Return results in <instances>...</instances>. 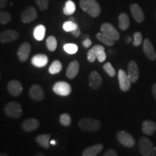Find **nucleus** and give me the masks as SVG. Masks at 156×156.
I'll list each match as a JSON object with an SVG mask.
<instances>
[{
  "label": "nucleus",
  "instance_id": "nucleus-1",
  "mask_svg": "<svg viewBox=\"0 0 156 156\" xmlns=\"http://www.w3.org/2000/svg\"><path fill=\"white\" fill-rule=\"evenodd\" d=\"M80 7L92 17H97L101 14V6L96 0H80Z\"/></svg>",
  "mask_w": 156,
  "mask_h": 156
},
{
  "label": "nucleus",
  "instance_id": "nucleus-2",
  "mask_svg": "<svg viewBox=\"0 0 156 156\" xmlns=\"http://www.w3.org/2000/svg\"><path fill=\"white\" fill-rule=\"evenodd\" d=\"M138 146L142 156H155L156 147L148 138L144 136L140 138L138 142Z\"/></svg>",
  "mask_w": 156,
  "mask_h": 156
},
{
  "label": "nucleus",
  "instance_id": "nucleus-3",
  "mask_svg": "<svg viewBox=\"0 0 156 156\" xmlns=\"http://www.w3.org/2000/svg\"><path fill=\"white\" fill-rule=\"evenodd\" d=\"M78 126L85 132H96L101 128V122L97 119L91 118H83L80 119Z\"/></svg>",
  "mask_w": 156,
  "mask_h": 156
},
{
  "label": "nucleus",
  "instance_id": "nucleus-4",
  "mask_svg": "<svg viewBox=\"0 0 156 156\" xmlns=\"http://www.w3.org/2000/svg\"><path fill=\"white\" fill-rule=\"evenodd\" d=\"M4 111H5V114L10 118L18 119L23 114V109L20 104L14 101L7 103Z\"/></svg>",
  "mask_w": 156,
  "mask_h": 156
},
{
  "label": "nucleus",
  "instance_id": "nucleus-5",
  "mask_svg": "<svg viewBox=\"0 0 156 156\" xmlns=\"http://www.w3.org/2000/svg\"><path fill=\"white\" fill-rule=\"evenodd\" d=\"M101 32L109 37L114 41H119L120 38L119 33L111 23H105L101 26Z\"/></svg>",
  "mask_w": 156,
  "mask_h": 156
},
{
  "label": "nucleus",
  "instance_id": "nucleus-6",
  "mask_svg": "<svg viewBox=\"0 0 156 156\" xmlns=\"http://www.w3.org/2000/svg\"><path fill=\"white\" fill-rule=\"evenodd\" d=\"M53 90L56 94L58 95L68 96L72 92V88L69 83L64 81H59L54 84Z\"/></svg>",
  "mask_w": 156,
  "mask_h": 156
},
{
  "label": "nucleus",
  "instance_id": "nucleus-7",
  "mask_svg": "<svg viewBox=\"0 0 156 156\" xmlns=\"http://www.w3.org/2000/svg\"><path fill=\"white\" fill-rule=\"evenodd\" d=\"M116 138L122 145L125 146L126 147H132L135 145V140L133 136L126 132H119L116 134Z\"/></svg>",
  "mask_w": 156,
  "mask_h": 156
},
{
  "label": "nucleus",
  "instance_id": "nucleus-8",
  "mask_svg": "<svg viewBox=\"0 0 156 156\" xmlns=\"http://www.w3.org/2000/svg\"><path fill=\"white\" fill-rule=\"evenodd\" d=\"M118 79L119 83L120 89L124 92L129 90L131 87V81L128 77V75L124 70L119 69L118 73Z\"/></svg>",
  "mask_w": 156,
  "mask_h": 156
},
{
  "label": "nucleus",
  "instance_id": "nucleus-9",
  "mask_svg": "<svg viewBox=\"0 0 156 156\" xmlns=\"http://www.w3.org/2000/svg\"><path fill=\"white\" fill-rule=\"evenodd\" d=\"M38 17V12L34 7H29L23 12L21 15V20L24 23L33 22Z\"/></svg>",
  "mask_w": 156,
  "mask_h": 156
},
{
  "label": "nucleus",
  "instance_id": "nucleus-10",
  "mask_svg": "<svg viewBox=\"0 0 156 156\" xmlns=\"http://www.w3.org/2000/svg\"><path fill=\"white\" fill-rule=\"evenodd\" d=\"M127 75L132 83H136L139 78V68H138L137 64L133 60L130 61L128 64Z\"/></svg>",
  "mask_w": 156,
  "mask_h": 156
},
{
  "label": "nucleus",
  "instance_id": "nucleus-11",
  "mask_svg": "<svg viewBox=\"0 0 156 156\" xmlns=\"http://www.w3.org/2000/svg\"><path fill=\"white\" fill-rule=\"evenodd\" d=\"M7 90H8L9 94H11L12 96L17 97L19 96L23 92V87L20 82L12 80L7 84Z\"/></svg>",
  "mask_w": 156,
  "mask_h": 156
},
{
  "label": "nucleus",
  "instance_id": "nucleus-12",
  "mask_svg": "<svg viewBox=\"0 0 156 156\" xmlns=\"http://www.w3.org/2000/svg\"><path fill=\"white\" fill-rule=\"evenodd\" d=\"M19 37V34L13 30H7L0 34V42L2 44L12 42L17 40Z\"/></svg>",
  "mask_w": 156,
  "mask_h": 156
},
{
  "label": "nucleus",
  "instance_id": "nucleus-13",
  "mask_svg": "<svg viewBox=\"0 0 156 156\" xmlns=\"http://www.w3.org/2000/svg\"><path fill=\"white\" fill-rule=\"evenodd\" d=\"M29 95L32 100L41 101L44 98L45 94L42 87L40 85H34L30 87V90H29Z\"/></svg>",
  "mask_w": 156,
  "mask_h": 156
},
{
  "label": "nucleus",
  "instance_id": "nucleus-14",
  "mask_svg": "<svg viewBox=\"0 0 156 156\" xmlns=\"http://www.w3.org/2000/svg\"><path fill=\"white\" fill-rule=\"evenodd\" d=\"M103 80L96 71H92L89 75V85L92 89H98L102 85Z\"/></svg>",
  "mask_w": 156,
  "mask_h": 156
},
{
  "label": "nucleus",
  "instance_id": "nucleus-15",
  "mask_svg": "<svg viewBox=\"0 0 156 156\" xmlns=\"http://www.w3.org/2000/svg\"><path fill=\"white\" fill-rule=\"evenodd\" d=\"M143 51L147 57L151 61H154L156 58V54L153 46V44L148 38H145L143 42Z\"/></svg>",
  "mask_w": 156,
  "mask_h": 156
},
{
  "label": "nucleus",
  "instance_id": "nucleus-16",
  "mask_svg": "<svg viewBox=\"0 0 156 156\" xmlns=\"http://www.w3.org/2000/svg\"><path fill=\"white\" fill-rule=\"evenodd\" d=\"M30 45L27 42L23 43V44L20 46L18 51H17V56H18L20 61L25 62L28 59L30 53Z\"/></svg>",
  "mask_w": 156,
  "mask_h": 156
},
{
  "label": "nucleus",
  "instance_id": "nucleus-17",
  "mask_svg": "<svg viewBox=\"0 0 156 156\" xmlns=\"http://www.w3.org/2000/svg\"><path fill=\"white\" fill-rule=\"evenodd\" d=\"M105 51V48L103 46H101V45H95V46H93V48H91L88 51L87 54V60H88L89 62L90 63H93L95 61L98 56L100 54L101 52Z\"/></svg>",
  "mask_w": 156,
  "mask_h": 156
},
{
  "label": "nucleus",
  "instance_id": "nucleus-18",
  "mask_svg": "<svg viewBox=\"0 0 156 156\" xmlns=\"http://www.w3.org/2000/svg\"><path fill=\"white\" fill-rule=\"evenodd\" d=\"M130 11H131L132 16L137 23H142L145 19V15L141 7L137 4H132L130 6Z\"/></svg>",
  "mask_w": 156,
  "mask_h": 156
},
{
  "label": "nucleus",
  "instance_id": "nucleus-19",
  "mask_svg": "<svg viewBox=\"0 0 156 156\" xmlns=\"http://www.w3.org/2000/svg\"><path fill=\"white\" fill-rule=\"evenodd\" d=\"M80 69V64L77 60H74L70 62L68 65L67 71H66V75L69 79H74L79 73Z\"/></svg>",
  "mask_w": 156,
  "mask_h": 156
},
{
  "label": "nucleus",
  "instance_id": "nucleus-20",
  "mask_svg": "<svg viewBox=\"0 0 156 156\" xmlns=\"http://www.w3.org/2000/svg\"><path fill=\"white\" fill-rule=\"evenodd\" d=\"M40 124L36 119L30 118L28 119L25 120L22 124V129L23 131L29 132L36 130Z\"/></svg>",
  "mask_w": 156,
  "mask_h": 156
},
{
  "label": "nucleus",
  "instance_id": "nucleus-21",
  "mask_svg": "<svg viewBox=\"0 0 156 156\" xmlns=\"http://www.w3.org/2000/svg\"><path fill=\"white\" fill-rule=\"evenodd\" d=\"M48 56L42 54H36L31 59V63H32L33 65L38 68L44 67L45 66H46V64H48Z\"/></svg>",
  "mask_w": 156,
  "mask_h": 156
},
{
  "label": "nucleus",
  "instance_id": "nucleus-22",
  "mask_svg": "<svg viewBox=\"0 0 156 156\" xmlns=\"http://www.w3.org/2000/svg\"><path fill=\"white\" fill-rule=\"evenodd\" d=\"M103 145L102 144H96V145L90 146L87 147L83 153V156H97L102 151Z\"/></svg>",
  "mask_w": 156,
  "mask_h": 156
},
{
  "label": "nucleus",
  "instance_id": "nucleus-23",
  "mask_svg": "<svg viewBox=\"0 0 156 156\" xmlns=\"http://www.w3.org/2000/svg\"><path fill=\"white\" fill-rule=\"evenodd\" d=\"M156 131V124L150 120L144 121L142 123V132L147 135L151 136Z\"/></svg>",
  "mask_w": 156,
  "mask_h": 156
},
{
  "label": "nucleus",
  "instance_id": "nucleus-24",
  "mask_svg": "<svg viewBox=\"0 0 156 156\" xmlns=\"http://www.w3.org/2000/svg\"><path fill=\"white\" fill-rule=\"evenodd\" d=\"M130 25L129 18L126 13H121L119 16V27L122 30H127Z\"/></svg>",
  "mask_w": 156,
  "mask_h": 156
},
{
  "label": "nucleus",
  "instance_id": "nucleus-25",
  "mask_svg": "<svg viewBox=\"0 0 156 156\" xmlns=\"http://www.w3.org/2000/svg\"><path fill=\"white\" fill-rule=\"evenodd\" d=\"M36 141L38 145L41 147H44L45 149H48L49 147V141H50V134H41L36 136Z\"/></svg>",
  "mask_w": 156,
  "mask_h": 156
},
{
  "label": "nucleus",
  "instance_id": "nucleus-26",
  "mask_svg": "<svg viewBox=\"0 0 156 156\" xmlns=\"http://www.w3.org/2000/svg\"><path fill=\"white\" fill-rule=\"evenodd\" d=\"M46 35V27L43 25H38L34 30V36L37 41H42Z\"/></svg>",
  "mask_w": 156,
  "mask_h": 156
},
{
  "label": "nucleus",
  "instance_id": "nucleus-27",
  "mask_svg": "<svg viewBox=\"0 0 156 156\" xmlns=\"http://www.w3.org/2000/svg\"><path fill=\"white\" fill-rule=\"evenodd\" d=\"M76 10L75 4L72 0H67L65 2V6L63 9V12L66 15H72Z\"/></svg>",
  "mask_w": 156,
  "mask_h": 156
},
{
  "label": "nucleus",
  "instance_id": "nucleus-28",
  "mask_svg": "<svg viewBox=\"0 0 156 156\" xmlns=\"http://www.w3.org/2000/svg\"><path fill=\"white\" fill-rule=\"evenodd\" d=\"M77 27L78 25L77 24V21L74 17H70L69 21H67L63 24V29L66 32H72V31L75 30Z\"/></svg>",
  "mask_w": 156,
  "mask_h": 156
},
{
  "label": "nucleus",
  "instance_id": "nucleus-29",
  "mask_svg": "<svg viewBox=\"0 0 156 156\" xmlns=\"http://www.w3.org/2000/svg\"><path fill=\"white\" fill-rule=\"evenodd\" d=\"M96 38L98 40L100 41L101 42H102L103 44L106 45V46H113L114 44V41H113L112 39H111L109 37L106 36L105 34H103V33H98L96 34Z\"/></svg>",
  "mask_w": 156,
  "mask_h": 156
},
{
  "label": "nucleus",
  "instance_id": "nucleus-30",
  "mask_svg": "<svg viewBox=\"0 0 156 156\" xmlns=\"http://www.w3.org/2000/svg\"><path fill=\"white\" fill-rule=\"evenodd\" d=\"M62 69V64L58 60H55L52 62L51 64L50 65L49 69H48V72L51 75H55L57 74L61 71Z\"/></svg>",
  "mask_w": 156,
  "mask_h": 156
},
{
  "label": "nucleus",
  "instance_id": "nucleus-31",
  "mask_svg": "<svg viewBox=\"0 0 156 156\" xmlns=\"http://www.w3.org/2000/svg\"><path fill=\"white\" fill-rule=\"evenodd\" d=\"M46 46L50 51H54L57 47V41L54 36H51L46 39Z\"/></svg>",
  "mask_w": 156,
  "mask_h": 156
},
{
  "label": "nucleus",
  "instance_id": "nucleus-32",
  "mask_svg": "<svg viewBox=\"0 0 156 156\" xmlns=\"http://www.w3.org/2000/svg\"><path fill=\"white\" fill-rule=\"evenodd\" d=\"M12 17L8 12L0 11V24L5 25L11 21Z\"/></svg>",
  "mask_w": 156,
  "mask_h": 156
},
{
  "label": "nucleus",
  "instance_id": "nucleus-33",
  "mask_svg": "<svg viewBox=\"0 0 156 156\" xmlns=\"http://www.w3.org/2000/svg\"><path fill=\"white\" fill-rule=\"evenodd\" d=\"M64 50L69 54H75L77 52L78 46L75 44H67L64 45Z\"/></svg>",
  "mask_w": 156,
  "mask_h": 156
},
{
  "label": "nucleus",
  "instance_id": "nucleus-34",
  "mask_svg": "<svg viewBox=\"0 0 156 156\" xmlns=\"http://www.w3.org/2000/svg\"><path fill=\"white\" fill-rule=\"evenodd\" d=\"M59 122L64 126H69L72 123V119L69 114H63L59 117Z\"/></svg>",
  "mask_w": 156,
  "mask_h": 156
},
{
  "label": "nucleus",
  "instance_id": "nucleus-35",
  "mask_svg": "<svg viewBox=\"0 0 156 156\" xmlns=\"http://www.w3.org/2000/svg\"><path fill=\"white\" fill-rule=\"evenodd\" d=\"M103 69H104V71L106 72L111 77H114V76L116 75L115 69L112 65V64L109 63V62H107V63H106L103 65Z\"/></svg>",
  "mask_w": 156,
  "mask_h": 156
},
{
  "label": "nucleus",
  "instance_id": "nucleus-36",
  "mask_svg": "<svg viewBox=\"0 0 156 156\" xmlns=\"http://www.w3.org/2000/svg\"><path fill=\"white\" fill-rule=\"evenodd\" d=\"M134 41L133 45L134 46H139L142 43V35L140 32H136L134 34Z\"/></svg>",
  "mask_w": 156,
  "mask_h": 156
},
{
  "label": "nucleus",
  "instance_id": "nucleus-37",
  "mask_svg": "<svg viewBox=\"0 0 156 156\" xmlns=\"http://www.w3.org/2000/svg\"><path fill=\"white\" fill-rule=\"evenodd\" d=\"M36 3L41 10H45L48 6V0H36Z\"/></svg>",
  "mask_w": 156,
  "mask_h": 156
},
{
  "label": "nucleus",
  "instance_id": "nucleus-38",
  "mask_svg": "<svg viewBox=\"0 0 156 156\" xmlns=\"http://www.w3.org/2000/svg\"><path fill=\"white\" fill-rule=\"evenodd\" d=\"M97 59L98 60V62H101V63L104 62L105 60L106 59V53H105V51L101 52V53L99 54L98 56Z\"/></svg>",
  "mask_w": 156,
  "mask_h": 156
},
{
  "label": "nucleus",
  "instance_id": "nucleus-39",
  "mask_svg": "<svg viewBox=\"0 0 156 156\" xmlns=\"http://www.w3.org/2000/svg\"><path fill=\"white\" fill-rule=\"evenodd\" d=\"M103 156H118V155H117L116 152L114 150L109 149L106 152V153H105L104 155Z\"/></svg>",
  "mask_w": 156,
  "mask_h": 156
},
{
  "label": "nucleus",
  "instance_id": "nucleus-40",
  "mask_svg": "<svg viewBox=\"0 0 156 156\" xmlns=\"http://www.w3.org/2000/svg\"><path fill=\"white\" fill-rule=\"evenodd\" d=\"M91 44H92V41L88 38H85L83 41V45L85 48H89L91 46Z\"/></svg>",
  "mask_w": 156,
  "mask_h": 156
},
{
  "label": "nucleus",
  "instance_id": "nucleus-41",
  "mask_svg": "<svg viewBox=\"0 0 156 156\" xmlns=\"http://www.w3.org/2000/svg\"><path fill=\"white\" fill-rule=\"evenodd\" d=\"M71 34H73L74 36L76 37V38H78V37L80 36V27H79V25H78V27H77V28L75 29V30L72 31V32H71Z\"/></svg>",
  "mask_w": 156,
  "mask_h": 156
},
{
  "label": "nucleus",
  "instance_id": "nucleus-42",
  "mask_svg": "<svg viewBox=\"0 0 156 156\" xmlns=\"http://www.w3.org/2000/svg\"><path fill=\"white\" fill-rule=\"evenodd\" d=\"M8 1L7 0H0V9L4 8L7 6Z\"/></svg>",
  "mask_w": 156,
  "mask_h": 156
},
{
  "label": "nucleus",
  "instance_id": "nucleus-43",
  "mask_svg": "<svg viewBox=\"0 0 156 156\" xmlns=\"http://www.w3.org/2000/svg\"><path fill=\"white\" fill-rule=\"evenodd\" d=\"M152 93H153V95L155 99L156 100V83L154 84L152 87Z\"/></svg>",
  "mask_w": 156,
  "mask_h": 156
},
{
  "label": "nucleus",
  "instance_id": "nucleus-44",
  "mask_svg": "<svg viewBox=\"0 0 156 156\" xmlns=\"http://www.w3.org/2000/svg\"><path fill=\"white\" fill-rule=\"evenodd\" d=\"M35 156H46V155H45L44 154L42 153H37Z\"/></svg>",
  "mask_w": 156,
  "mask_h": 156
},
{
  "label": "nucleus",
  "instance_id": "nucleus-45",
  "mask_svg": "<svg viewBox=\"0 0 156 156\" xmlns=\"http://www.w3.org/2000/svg\"><path fill=\"white\" fill-rule=\"evenodd\" d=\"M50 143L51 144V145H56V142L55 140H51V141H50Z\"/></svg>",
  "mask_w": 156,
  "mask_h": 156
},
{
  "label": "nucleus",
  "instance_id": "nucleus-46",
  "mask_svg": "<svg viewBox=\"0 0 156 156\" xmlns=\"http://www.w3.org/2000/svg\"><path fill=\"white\" fill-rule=\"evenodd\" d=\"M131 41H132V38H131V37H128V38H127V41H126V43H127V44H129V43H130V42H131Z\"/></svg>",
  "mask_w": 156,
  "mask_h": 156
},
{
  "label": "nucleus",
  "instance_id": "nucleus-47",
  "mask_svg": "<svg viewBox=\"0 0 156 156\" xmlns=\"http://www.w3.org/2000/svg\"><path fill=\"white\" fill-rule=\"evenodd\" d=\"M0 156H8L6 153H0Z\"/></svg>",
  "mask_w": 156,
  "mask_h": 156
},
{
  "label": "nucleus",
  "instance_id": "nucleus-48",
  "mask_svg": "<svg viewBox=\"0 0 156 156\" xmlns=\"http://www.w3.org/2000/svg\"><path fill=\"white\" fill-rule=\"evenodd\" d=\"M0 77H1V74H0Z\"/></svg>",
  "mask_w": 156,
  "mask_h": 156
}]
</instances>
